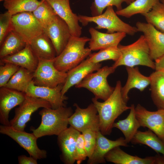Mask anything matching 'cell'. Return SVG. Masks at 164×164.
<instances>
[{
    "mask_svg": "<svg viewBox=\"0 0 164 164\" xmlns=\"http://www.w3.org/2000/svg\"><path fill=\"white\" fill-rule=\"evenodd\" d=\"M122 87L121 81L118 80L113 92L104 101L100 102L95 97L92 99L99 116L100 131L104 135H110L115 120L131 108V106H127L122 97Z\"/></svg>",
    "mask_w": 164,
    "mask_h": 164,
    "instance_id": "6da1fadb",
    "label": "cell"
},
{
    "mask_svg": "<svg viewBox=\"0 0 164 164\" xmlns=\"http://www.w3.org/2000/svg\"><path fill=\"white\" fill-rule=\"evenodd\" d=\"M73 113L70 107L43 108L39 113L41 117L40 124L37 128H31L30 130L38 138L47 135L57 136L68 128L69 119Z\"/></svg>",
    "mask_w": 164,
    "mask_h": 164,
    "instance_id": "7a4b0ae2",
    "label": "cell"
},
{
    "mask_svg": "<svg viewBox=\"0 0 164 164\" xmlns=\"http://www.w3.org/2000/svg\"><path fill=\"white\" fill-rule=\"evenodd\" d=\"M90 40L87 37L72 36L62 52L54 59L55 67L60 71L67 73L79 64L91 53L89 47H85Z\"/></svg>",
    "mask_w": 164,
    "mask_h": 164,
    "instance_id": "3957f363",
    "label": "cell"
},
{
    "mask_svg": "<svg viewBox=\"0 0 164 164\" xmlns=\"http://www.w3.org/2000/svg\"><path fill=\"white\" fill-rule=\"evenodd\" d=\"M118 46L121 56L112 65L115 68L121 66L132 67L142 65L155 69V62L150 56L149 49L143 35L131 44L126 46L119 44Z\"/></svg>",
    "mask_w": 164,
    "mask_h": 164,
    "instance_id": "277c9868",
    "label": "cell"
},
{
    "mask_svg": "<svg viewBox=\"0 0 164 164\" xmlns=\"http://www.w3.org/2000/svg\"><path fill=\"white\" fill-rule=\"evenodd\" d=\"M78 16L79 21L84 26L89 22H93L97 25L96 29H106L107 33L122 32L133 36L138 32L136 27L121 19L112 6L108 7L104 13L99 15L92 16L80 15Z\"/></svg>",
    "mask_w": 164,
    "mask_h": 164,
    "instance_id": "5b68a950",
    "label": "cell"
},
{
    "mask_svg": "<svg viewBox=\"0 0 164 164\" xmlns=\"http://www.w3.org/2000/svg\"><path fill=\"white\" fill-rule=\"evenodd\" d=\"M115 69L112 66H107L100 68L96 72L87 75L75 87L86 88L93 93L96 99L105 101L114 90V87L109 85L107 78L115 71Z\"/></svg>",
    "mask_w": 164,
    "mask_h": 164,
    "instance_id": "8992f818",
    "label": "cell"
},
{
    "mask_svg": "<svg viewBox=\"0 0 164 164\" xmlns=\"http://www.w3.org/2000/svg\"><path fill=\"white\" fill-rule=\"evenodd\" d=\"M53 60H39L37 67L33 73L32 81L35 85L53 88L64 84L67 73L58 70Z\"/></svg>",
    "mask_w": 164,
    "mask_h": 164,
    "instance_id": "52a82bcc",
    "label": "cell"
},
{
    "mask_svg": "<svg viewBox=\"0 0 164 164\" xmlns=\"http://www.w3.org/2000/svg\"><path fill=\"white\" fill-rule=\"evenodd\" d=\"M51 108L49 102L43 99L26 94L23 101L15 110L14 118L10 121V126L16 130L24 131L32 114L40 108Z\"/></svg>",
    "mask_w": 164,
    "mask_h": 164,
    "instance_id": "ba28073f",
    "label": "cell"
},
{
    "mask_svg": "<svg viewBox=\"0 0 164 164\" xmlns=\"http://www.w3.org/2000/svg\"><path fill=\"white\" fill-rule=\"evenodd\" d=\"M13 30L18 34L27 43L41 34L44 29L32 12L19 13L12 16Z\"/></svg>",
    "mask_w": 164,
    "mask_h": 164,
    "instance_id": "9c48e42d",
    "label": "cell"
},
{
    "mask_svg": "<svg viewBox=\"0 0 164 164\" xmlns=\"http://www.w3.org/2000/svg\"><path fill=\"white\" fill-rule=\"evenodd\" d=\"M0 132L10 137L20 146L25 149L30 156L38 160L46 158L47 152L40 149L37 144L38 138L32 133L19 131L10 126L2 125L0 126Z\"/></svg>",
    "mask_w": 164,
    "mask_h": 164,
    "instance_id": "30bf717a",
    "label": "cell"
},
{
    "mask_svg": "<svg viewBox=\"0 0 164 164\" xmlns=\"http://www.w3.org/2000/svg\"><path fill=\"white\" fill-rule=\"evenodd\" d=\"M74 106L76 107L75 112L69 119L70 126L81 133L87 129L100 131L99 116L93 103L85 108H80L77 104Z\"/></svg>",
    "mask_w": 164,
    "mask_h": 164,
    "instance_id": "8fae6325",
    "label": "cell"
},
{
    "mask_svg": "<svg viewBox=\"0 0 164 164\" xmlns=\"http://www.w3.org/2000/svg\"><path fill=\"white\" fill-rule=\"evenodd\" d=\"M135 112L141 127L147 128L164 142V109L150 111L138 104Z\"/></svg>",
    "mask_w": 164,
    "mask_h": 164,
    "instance_id": "7c38bea8",
    "label": "cell"
},
{
    "mask_svg": "<svg viewBox=\"0 0 164 164\" xmlns=\"http://www.w3.org/2000/svg\"><path fill=\"white\" fill-rule=\"evenodd\" d=\"M136 27L143 33L152 59L155 61L164 55V33L148 23L138 22Z\"/></svg>",
    "mask_w": 164,
    "mask_h": 164,
    "instance_id": "4fadbf2b",
    "label": "cell"
},
{
    "mask_svg": "<svg viewBox=\"0 0 164 164\" xmlns=\"http://www.w3.org/2000/svg\"><path fill=\"white\" fill-rule=\"evenodd\" d=\"M63 84H60L56 87L52 88L37 86L32 81L24 93L29 96L47 101L50 104L52 108L56 109L66 106L64 102L68 97L65 95H63L61 93Z\"/></svg>",
    "mask_w": 164,
    "mask_h": 164,
    "instance_id": "5bb4252c",
    "label": "cell"
},
{
    "mask_svg": "<svg viewBox=\"0 0 164 164\" xmlns=\"http://www.w3.org/2000/svg\"><path fill=\"white\" fill-rule=\"evenodd\" d=\"M44 31L51 40L57 56L62 52L72 36L67 24L57 15Z\"/></svg>",
    "mask_w": 164,
    "mask_h": 164,
    "instance_id": "9a60e30c",
    "label": "cell"
},
{
    "mask_svg": "<svg viewBox=\"0 0 164 164\" xmlns=\"http://www.w3.org/2000/svg\"><path fill=\"white\" fill-rule=\"evenodd\" d=\"M26 94L15 90L2 87L0 89V122L10 126L9 115L10 111L25 100Z\"/></svg>",
    "mask_w": 164,
    "mask_h": 164,
    "instance_id": "2e32d148",
    "label": "cell"
},
{
    "mask_svg": "<svg viewBox=\"0 0 164 164\" xmlns=\"http://www.w3.org/2000/svg\"><path fill=\"white\" fill-rule=\"evenodd\" d=\"M57 15L68 26L72 36L80 37L82 28L80 26L78 16L73 13L70 7V0H48Z\"/></svg>",
    "mask_w": 164,
    "mask_h": 164,
    "instance_id": "e0dca14e",
    "label": "cell"
},
{
    "mask_svg": "<svg viewBox=\"0 0 164 164\" xmlns=\"http://www.w3.org/2000/svg\"><path fill=\"white\" fill-rule=\"evenodd\" d=\"M125 138L120 137L115 140H110L104 136L100 131L97 132L96 145L91 156L88 158L87 163H105V155L110 150L117 146L127 147L128 145Z\"/></svg>",
    "mask_w": 164,
    "mask_h": 164,
    "instance_id": "ac0fdd59",
    "label": "cell"
},
{
    "mask_svg": "<svg viewBox=\"0 0 164 164\" xmlns=\"http://www.w3.org/2000/svg\"><path fill=\"white\" fill-rule=\"evenodd\" d=\"M80 132L70 126L57 136V142L61 152L60 159L65 164L76 162L74 152L77 138Z\"/></svg>",
    "mask_w": 164,
    "mask_h": 164,
    "instance_id": "d6986e66",
    "label": "cell"
},
{
    "mask_svg": "<svg viewBox=\"0 0 164 164\" xmlns=\"http://www.w3.org/2000/svg\"><path fill=\"white\" fill-rule=\"evenodd\" d=\"M89 31L91 36L89 42V48L92 51L118 46L126 35V33L122 32L103 33L93 27L90 28Z\"/></svg>",
    "mask_w": 164,
    "mask_h": 164,
    "instance_id": "ffe728a7",
    "label": "cell"
},
{
    "mask_svg": "<svg viewBox=\"0 0 164 164\" xmlns=\"http://www.w3.org/2000/svg\"><path fill=\"white\" fill-rule=\"evenodd\" d=\"M101 66L100 63L89 62L85 60L69 70L61 91L62 95H65L71 87L78 84L89 73L97 71Z\"/></svg>",
    "mask_w": 164,
    "mask_h": 164,
    "instance_id": "44dd1931",
    "label": "cell"
},
{
    "mask_svg": "<svg viewBox=\"0 0 164 164\" xmlns=\"http://www.w3.org/2000/svg\"><path fill=\"white\" fill-rule=\"evenodd\" d=\"M11 63L33 73L39 63V59L32 52L29 44L19 52L0 59V64Z\"/></svg>",
    "mask_w": 164,
    "mask_h": 164,
    "instance_id": "7402d4cb",
    "label": "cell"
},
{
    "mask_svg": "<svg viewBox=\"0 0 164 164\" xmlns=\"http://www.w3.org/2000/svg\"><path fill=\"white\" fill-rule=\"evenodd\" d=\"M105 158L106 161L115 164H156V155L141 158L126 153L119 146L110 150L105 155Z\"/></svg>",
    "mask_w": 164,
    "mask_h": 164,
    "instance_id": "603a6c76",
    "label": "cell"
},
{
    "mask_svg": "<svg viewBox=\"0 0 164 164\" xmlns=\"http://www.w3.org/2000/svg\"><path fill=\"white\" fill-rule=\"evenodd\" d=\"M128 73L127 82L121 89V93L124 100L127 103L129 99L128 94L133 88H136L142 91L150 83V77H146L140 72L138 68L134 67H126Z\"/></svg>",
    "mask_w": 164,
    "mask_h": 164,
    "instance_id": "cb8c5ba5",
    "label": "cell"
},
{
    "mask_svg": "<svg viewBox=\"0 0 164 164\" xmlns=\"http://www.w3.org/2000/svg\"><path fill=\"white\" fill-rule=\"evenodd\" d=\"M29 44L39 60H53L57 56L51 40L44 32L34 38Z\"/></svg>",
    "mask_w": 164,
    "mask_h": 164,
    "instance_id": "d4e9b609",
    "label": "cell"
},
{
    "mask_svg": "<svg viewBox=\"0 0 164 164\" xmlns=\"http://www.w3.org/2000/svg\"><path fill=\"white\" fill-rule=\"evenodd\" d=\"M149 77L152 100L158 109H164V71L155 70Z\"/></svg>",
    "mask_w": 164,
    "mask_h": 164,
    "instance_id": "484cf974",
    "label": "cell"
},
{
    "mask_svg": "<svg viewBox=\"0 0 164 164\" xmlns=\"http://www.w3.org/2000/svg\"><path fill=\"white\" fill-rule=\"evenodd\" d=\"M129 113L127 117L123 120L115 122L113 125V128H116L122 132L128 143L131 142L141 127L135 115L134 105L132 104Z\"/></svg>",
    "mask_w": 164,
    "mask_h": 164,
    "instance_id": "4316f807",
    "label": "cell"
},
{
    "mask_svg": "<svg viewBox=\"0 0 164 164\" xmlns=\"http://www.w3.org/2000/svg\"><path fill=\"white\" fill-rule=\"evenodd\" d=\"M130 142L134 144L145 145L157 153L164 155V142L150 129L145 131L138 130Z\"/></svg>",
    "mask_w": 164,
    "mask_h": 164,
    "instance_id": "83f0119b",
    "label": "cell"
},
{
    "mask_svg": "<svg viewBox=\"0 0 164 164\" xmlns=\"http://www.w3.org/2000/svg\"><path fill=\"white\" fill-rule=\"evenodd\" d=\"M27 43L12 30L6 36L0 45V58L14 54L24 48Z\"/></svg>",
    "mask_w": 164,
    "mask_h": 164,
    "instance_id": "f1b7e54d",
    "label": "cell"
},
{
    "mask_svg": "<svg viewBox=\"0 0 164 164\" xmlns=\"http://www.w3.org/2000/svg\"><path fill=\"white\" fill-rule=\"evenodd\" d=\"M160 0H135L125 8L116 12L118 15L129 18L135 14L142 15L149 12Z\"/></svg>",
    "mask_w": 164,
    "mask_h": 164,
    "instance_id": "f546056e",
    "label": "cell"
},
{
    "mask_svg": "<svg viewBox=\"0 0 164 164\" xmlns=\"http://www.w3.org/2000/svg\"><path fill=\"white\" fill-rule=\"evenodd\" d=\"M33 80V73L20 67L9 80L5 87L25 92Z\"/></svg>",
    "mask_w": 164,
    "mask_h": 164,
    "instance_id": "4dcf8cb0",
    "label": "cell"
},
{
    "mask_svg": "<svg viewBox=\"0 0 164 164\" xmlns=\"http://www.w3.org/2000/svg\"><path fill=\"white\" fill-rule=\"evenodd\" d=\"M41 2L38 0H5L3 6L13 15L22 12H32Z\"/></svg>",
    "mask_w": 164,
    "mask_h": 164,
    "instance_id": "1f68e13d",
    "label": "cell"
},
{
    "mask_svg": "<svg viewBox=\"0 0 164 164\" xmlns=\"http://www.w3.org/2000/svg\"><path fill=\"white\" fill-rule=\"evenodd\" d=\"M42 2L32 13L44 30L54 19L57 14L46 1Z\"/></svg>",
    "mask_w": 164,
    "mask_h": 164,
    "instance_id": "d6a6232c",
    "label": "cell"
},
{
    "mask_svg": "<svg viewBox=\"0 0 164 164\" xmlns=\"http://www.w3.org/2000/svg\"><path fill=\"white\" fill-rule=\"evenodd\" d=\"M147 22L164 33V5L159 2L148 12L142 15Z\"/></svg>",
    "mask_w": 164,
    "mask_h": 164,
    "instance_id": "836d02e7",
    "label": "cell"
},
{
    "mask_svg": "<svg viewBox=\"0 0 164 164\" xmlns=\"http://www.w3.org/2000/svg\"><path fill=\"white\" fill-rule=\"evenodd\" d=\"M118 46L100 50L97 53H91L86 60L89 62L94 63H99L108 60H112L115 62L121 56V53Z\"/></svg>",
    "mask_w": 164,
    "mask_h": 164,
    "instance_id": "e575fe53",
    "label": "cell"
},
{
    "mask_svg": "<svg viewBox=\"0 0 164 164\" xmlns=\"http://www.w3.org/2000/svg\"><path fill=\"white\" fill-rule=\"evenodd\" d=\"M0 87H5L20 67L11 63L0 64Z\"/></svg>",
    "mask_w": 164,
    "mask_h": 164,
    "instance_id": "d590c367",
    "label": "cell"
},
{
    "mask_svg": "<svg viewBox=\"0 0 164 164\" xmlns=\"http://www.w3.org/2000/svg\"><path fill=\"white\" fill-rule=\"evenodd\" d=\"M124 2L129 5L131 2L130 0H94V7L97 15L102 13L105 8L110 6H114L117 10H120L122 9V5Z\"/></svg>",
    "mask_w": 164,
    "mask_h": 164,
    "instance_id": "8d00e7d4",
    "label": "cell"
},
{
    "mask_svg": "<svg viewBox=\"0 0 164 164\" xmlns=\"http://www.w3.org/2000/svg\"><path fill=\"white\" fill-rule=\"evenodd\" d=\"M97 132L91 129H87L81 133L83 135L85 148L88 158L90 157L94 152L96 144Z\"/></svg>",
    "mask_w": 164,
    "mask_h": 164,
    "instance_id": "74e56055",
    "label": "cell"
},
{
    "mask_svg": "<svg viewBox=\"0 0 164 164\" xmlns=\"http://www.w3.org/2000/svg\"><path fill=\"white\" fill-rule=\"evenodd\" d=\"M12 16L8 11L0 14V45L9 32L13 30Z\"/></svg>",
    "mask_w": 164,
    "mask_h": 164,
    "instance_id": "f35d334b",
    "label": "cell"
},
{
    "mask_svg": "<svg viewBox=\"0 0 164 164\" xmlns=\"http://www.w3.org/2000/svg\"><path fill=\"white\" fill-rule=\"evenodd\" d=\"M87 157L85 149L83 135L80 133L77 140L74 152V158L77 164H81Z\"/></svg>",
    "mask_w": 164,
    "mask_h": 164,
    "instance_id": "ab89813d",
    "label": "cell"
},
{
    "mask_svg": "<svg viewBox=\"0 0 164 164\" xmlns=\"http://www.w3.org/2000/svg\"><path fill=\"white\" fill-rule=\"evenodd\" d=\"M19 164H37V159L30 156L27 157L24 155L19 156L18 158Z\"/></svg>",
    "mask_w": 164,
    "mask_h": 164,
    "instance_id": "60d3db41",
    "label": "cell"
},
{
    "mask_svg": "<svg viewBox=\"0 0 164 164\" xmlns=\"http://www.w3.org/2000/svg\"><path fill=\"white\" fill-rule=\"evenodd\" d=\"M155 70L164 71V55L155 61Z\"/></svg>",
    "mask_w": 164,
    "mask_h": 164,
    "instance_id": "b9f144b4",
    "label": "cell"
},
{
    "mask_svg": "<svg viewBox=\"0 0 164 164\" xmlns=\"http://www.w3.org/2000/svg\"><path fill=\"white\" fill-rule=\"evenodd\" d=\"M160 1L164 5V0H160Z\"/></svg>",
    "mask_w": 164,
    "mask_h": 164,
    "instance_id": "7bdbcfd3",
    "label": "cell"
},
{
    "mask_svg": "<svg viewBox=\"0 0 164 164\" xmlns=\"http://www.w3.org/2000/svg\"><path fill=\"white\" fill-rule=\"evenodd\" d=\"M135 0H130L131 2L133 1H135Z\"/></svg>",
    "mask_w": 164,
    "mask_h": 164,
    "instance_id": "ee69618b",
    "label": "cell"
},
{
    "mask_svg": "<svg viewBox=\"0 0 164 164\" xmlns=\"http://www.w3.org/2000/svg\"><path fill=\"white\" fill-rule=\"evenodd\" d=\"M5 0H0V1H4Z\"/></svg>",
    "mask_w": 164,
    "mask_h": 164,
    "instance_id": "f6af8a7d",
    "label": "cell"
},
{
    "mask_svg": "<svg viewBox=\"0 0 164 164\" xmlns=\"http://www.w3.org/2000/svg\"><path fill=\"white\" fill-rule=\"evenodd\" d=\"M48 0H41V1H47Z\"/></svg>",
    "mask_w": 164,
    "mask_h": 164,
    "instance_id": "bcb514c9",
    "label": "cell"
},
{
    "mask_svg": "<svg viewBox=\"0 0 164 164\" xmlns=\"http://www.w3.org/2000/svg\"></svg>",
    "mask_w": 164,
    "mask_h": 164,
    "instance_id": "7dc6e473",
    "label": "cell"
}]
</instances>
